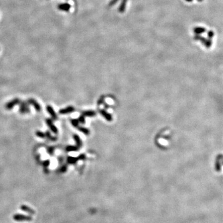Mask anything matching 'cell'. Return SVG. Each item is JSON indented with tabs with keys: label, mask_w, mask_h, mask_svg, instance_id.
<instances>
[{
	"label": "cell",
	"mask_w": 223,
	"mask_h": 223,
	"mask_svg": "<svg viewBox=\"0 0 223 223\" xmlns=\"http://www.w3.org/2000/svg\"><path fill=\"white\" fill-rule=\"evenodd\" d=\"M19 105H20V110H19V111L21 113H29L30 112L29 109L28 107L29 104H27V102L21 101Z\"/></svg>",
	"instance_id": "obj_1"
},
{
	"label": "cell",
	"mask_w": 223,
	"mask_h": 223,
	"mask_svg": "<svg viewBox=\"0 0 223 223\" xmlns=\"http://www.w3.org/2000/svg\"><path fill=\"white\" fill-rule=\"evenodd\" d=\"M20 102H21V100H19V99H13L12 100L8 102V103H7L6 106L5 107H6V108L7 109H8V110H10V109H11L14 106H16V105H17V104H19V103H20Z\"/></svg>",
	"instance_id": "obj_2"
},
{
	"label": "cell",
	"mask_w": 223,
	"mask_h": 223,
	"mask_svg": "<svg viewBox=\"0 0 223 223\" xmlns=\"http://www.w3.org/2000/svg\"><path fill=\"white\" fill-rule=\"evenodd\" d=\"M27 102L28 104L32 105V106L35 107V110H37V111L40 112L41 110V107H40V104L37 102V101L34 100V99H28V100H27Z\"/></svg>",
	"instance_id": "obj_3"
},
{
	"label": "cell",
	"mask_w": 223,
	"mask_h": 223,
	"mask_svg": "<svg viewBox=\"0 0 223 223\" xmlns=\"http://www.w3.org/2000/svg\"><path fill=\"white\" fill-rule=\"evenodd\" d=\"M46 122L47 123V125H48V127H49L51 129V130H52L53 133H58L57 128H56V127L53 124L52 120H51V119H47Z\"/></svg>",
	"instance_id": "obj_4"
},
{
	"label": "cell",
	"mask_w": 223,
	"mask_h": 223,
	"mask_svg": "<svg viewBox=\"0 0 223 223\" xmlns=\"http://www.w3.org/2000/svg\"><path fill=\"white\" fill-rule=\"evenodd\" d=\"M47 111H48V113L51 115L52 118H53V120H56V118H57V116H56V113H55V111H54L53 108H52L51 106H48L47 107Z\"/></svg>",
	"instance_id": "obj_5"
},
{
	"label": "cell",
	"mask_w": 223,
	"mask_h": 223,
	"mask_svg": "<svg viewBox=\"0 0 223 223\" xmlns=\"http://www.w3.org/2000/svg\"><path fill=\"white\" fill-rule=\"evenodd\" d=\"M84 158H85V156H84V155H81V156H80V157H77V158H74V157H68V162L69 163H71V164H73V163H76V162L77 160H79V159H84Z\"/></svg>",
	"instance_id": "obj_6"
},
{
	"label": "cell",
	"mask_w": 223,
	"mask_h": 223,
	"mask_svg": "<svg viewBox=\"0 0 223 223\" xmlns=\"http://www.w3.org/2000/svg\"><path fill=\"white\" fill-rule=\"evenodd\" d=\"M74 110L73 107H68L66 108V109H62V110H59V113L60 114H66V113H70V112H73Z\"/></svg>",
	"instance_id": "obj_7"
},
{
	"label": "cell",
	"mask_w": 223,
	"mask_h": 223,
	"mask_svg": "<svg viewBox=\"0 0 223 223\" xmlns=\"http://www.w3.org/2000/svg\"><path fill=\"white\" fill-rule=\"evenodd\" d=\"M100 113L103 117L106 118L107 120H108V121H111L112 117L110 115H109V113H107V112L106 111H104V110H100Z\"/></svg>",
	"instance_id": "obj_8"
},
{
	"label": "cell",
	"mask_w": 223,
	"mask_h": 223,
	"mask_svg": "<svg viewBox=\"0 0 223 223\" xmlns=\"http://www.w3.org/2000/svg\"><path fill=\"white\" fill-rule=\"evenodd\" d=\"M78 148V147L77 146H68L66 148V151H77Z\"/></svg>",
	"instance_id": "obj_9"
},
{
	"label": "cell",
	"mask_w": 223,
	"mask_h": 223,
	"mask_svg": "<svg viewBox=\"0 0 223 223\" xmlns=\"http://www.w3.org/2000/svg\"><path fill=\"white\" fill-rule=\"evenodd\" d=\"M74 138L75 139L77 145V147H80L81 146V141L80 140V138H79V136L77 135H74Z\"/></svg>",
	"instance_id": "obj_10"
},
{
	"label": "cell",
	"mask_w": 223,
	"mask_h": 223,
	"mask_svg": "<svg viewBox=\"0 0 223 223\" xmlns=\"http://www.w3.org/2000/svg\"><path fill=\"white\" fill-rule=\"evenodd\" d=\"M95 115V112L92 111H88L86 112L83 113V116H88V117H92V116Z\"/></svg>",
	"instance_id": "obj_11"
},
{
	"label": "cell",
	"mask_w": 223,
	"mask_h": 223,
	"mask_svg": "<svg viewBox=\"0 0 223 223\" xmlns=\"http://www.w3.org/2000/svg\"><path fill=\"white\" fill-rule=\"evenodd\" d=\"M45 137H47V138H48V139H50V140H52V141H55L56 139V138H53V137H52V136L50 135V133L48 132H47L46 133H45Z\"/></svg>",
	"instance_id": "obj_12"
},
{
	"label": "cell",
	"mask_w": 223,
	"mask_h": 223,
	"mask_svg": "<svg viewBox=\"0 0 223 223\" xmlns=\"http://www.w3.org/2000/svg\"><path fill=\"white\" fill-rule=\"evenodd\" d=\"M36 135H37V136L40 137V138H44L45 137V134L43 133L40 132V131H37V132L36 133Z\"/></svg>",
	"instance_id": "obj_13"
},
{
	"label": "cell",
	"mask_w": 223,
	"mask_h": 223,
	"mask_svg": "<svg viewBox=\"0 0 223 223\" xmlns=\"http://www.w3.org/2000/svg\"><path fill=\"white\" fill-rule=\"evenodd\" d=\"M79 130H80L81 131H82L83 133L86 134V135H88L89 133V130H87L86 128H79Z\"/></svg>",
	"instance_id": "obj_14"
},
{
	"label": "cell",
	"mask_w": 223,
	"mask_h": 223,
	"mask_svg": "<svg viewBox=\"0 0 223 223\" xmlns=\"http://www.w3.org/2000/svg\"><path fill=\"white\" fill-rule=\"evenodd\" d=\"M78 121H79V120H73L71 121V122H72V124H73L74 127H77V124H78Z\"/></svg>",
	"instance_id": "obj_15"
},
{
	"label": "cell",
	"mask_w": 223,
	"mask_h": 223,
	"mask_svg": "<svg viewBox=\"0 0 223 223\" xmlns=\"http://www.w3.org/2000/svg\"><path fill=\"white\" fill-rule=\"evenodd\" d=\"M66 170V166H63V167H62V169H61L60 171L61 172H65Z\"/></svg>",
	"instance_id": "obj_16"
},
{
	"label": "cell",
	"mask_w": 223,
	"mask_h": 223,
	"mask_svg": "<svg viewBox=\"0 0 223 223\" xmlns=\"http://www.w3.org/2000/svg\"><path fill=\"white\" fill-rule=\"evenodd\" d=\"M44 166H48V165H49V161H48V160H47V161L44 162Z\"/></svg>",
	"instance_id": "obj_17"
},
{
	"label": "cell",
	"mask_w": 223,
	"mask_h": 223,
	"mask_svg": "<svg viewBox=\"0 0 223 223\" xmlns=\"http://www.w3.org/2000/svg\"><path fill=\"white\" fill-rule=\"evenodd\" d=\"M53 148H50V149H48V153H50L51 154H52V151H53Z\"/></svg>",
	"instance_id": "obj_18"
}]
</instances>
